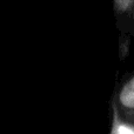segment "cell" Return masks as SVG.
Segmentation results:
<instances>
[{"label":"cell","mask_w":134,"mask_h":134,"mask_svg":"<svg viewBox=\"0 0 134 134\" xmlns=\"http://www.w3.org/2000/svg\"><path fill=\"white\" fill-rule=\"evenodd\" d=\"M115 15L120 19H133L134 0H113Z\"/></svg>","instance_id":"obj_1"},{"label":"cell","mask_w":134,"mask_h":134,"mask_svg":"<svg viewBox=\"0 0 134 134\" xmlns=\"http://www.w3.org/2000/svg\"><path fill=\"white\" fill-rule=\"evenodd\" d=\"M119 100L122 106L127 108H134V78L131 79L128 82H126L121 88Z\"/></svg>","instance_id":"obj_2"},{"label":"cell","mask_w":134,"mask_h":134,"mask_svg":"<svg viewBox=\"0 0 134 134\" xmlns=\"http://www.w3.org/2000/svg\"><path fill=\"white\" fill-rule=\"evenodd\" d=\"M111 134H134V127L120 121L115 107L113 108V125Z\"/></svg>","instance_id":"obj_3"},{"label":"cell","mask_w":134,"mask_h":134,"mask_svg":"<svg viewBox=\"0 0 134 134\" xmlns=\"http://www.w3.org/2000/svg\"><path fill=\"white\" fill-rule=\"evenodd\" d=\"M133 20H134V13H133Z\"/></svg>","instance_id":"obj_4"}]
</instances>
